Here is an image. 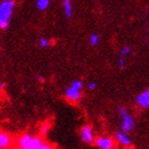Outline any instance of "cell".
Segmentation results:
<instances>
[{"instance_id":"cell-1","label":"cell","mask_w":149,"mask_h":149,"mask_svg":"<svg viewBox=\"0 0 149 149\" xmlns=\"http://www.w3.org/2000/svg\"><path fill=\"white\" fill-rule=\"evenodd\" d=\"M15 8L14 0H3L0 2V29L6 30L9 28Z\"/></svg>"},{"instance_id":"cell-2","label":"cell","mask_w":149,"mask_h":149,"mask_svg":"<svg viewBox=\"0 0 149 149\" xmlns=\"http://www.w3.org/2000/svg\"><path fill=\"white\" fill-rule=\"evenodd\" d=\"M83 81L80 79L74 80L65 91V98L70 102H78L82 97Z\"/></svg>"},{"instance_id":"cell-3","label":"cell","mask_w":149,"mask_h":149,"mask_svg":"<svg viewBox=\"0 0 149 149\" xmlns=\"http://www.w3.org/2000/svg\"><path fill=\"white\" fill-rule=\"evenodd\" d=\"M45 143V141L40 135H31V134H24L17 141V146L24 149L36 148Z\"/></svg>"},{"instance_id":"cell-4","label":"cell","mask_w":149,"mask_h":149,"mask_svg":"<svg viewBox=\"0 0 149 149\" xmlns=\"http://www.w3.org/2000/svg\"><path fill=\"white\" fill-rule=\"evenodd\" d=\"M118 112L120 115V130L125 133H130L135 127V120H134L133 116L129 114V112L126 110L124 107H119Z\"/></svg>"},{"instance_id":"cell-5","label":"cell","mask_w":149,"mask_h":149,"mask_svg":"<svg viewBox=\"0 0 149 149\" xmlns=\"http://www.w3.org/2000/svg\"><path fill=\"white\" fill-rule=\"evenodd\" d=\"M80 139L81 141L83 142L84 144L86 145H92V144H95V140H96V136H95V132H94L93 127L88 124L83 125L80 129Z\"/></svg>"},{"instance_id":"cell-6","label":"cell","mask_w":149,"mask_h":149,"mask_svg":"<svg viewBox=\"0 0 149 149\" xmlns=\"http://www.w3.org/2000/svg\"><path fill=\"white\" fill-rule=\"evenodd\" d=\"M95 145L98 149H111L114 146V140L108 135H100L95 140Z\"/></svg>"},{"instance_id":"cell-7","label":"cell","mask_w":149,"mask_h":149,"mask_svg":"<svg viewBox=\"0 0 149 149\" xmlns=\"http://www.w3.org/2000/svg\"><path fill=\"white\" fill-rule=\"evenodd\" d=\"M115 139L117 141L118 143L120 144L123 147H126V148H129V147L132 146V140L130 137L128 136L127 133H125L123 131H116L114 134Z\"/></svg>"},{"instance_id":"cell-8","label":"cell","mask_w":149,"mask_h":149,"mask_svg":"<svg viewBox=\"0 0 149 149\" xmlns=\"http://www.w3.org/2000/svg\"><path fill=\"white\" fill-rule=\"evenodd\" d=\"M135 102L140 108L143 109H148L149 108V87L141 93L139 96L135 98Z\"/></svg>"},{"instance_id":"cell-9","label":"cell","mask_w":149,"mask_h":149,"mask_svg":"<svg viewBox=\"0 0 149 149\" xmlns=\"http://www.w3.org/2000/svg\"><path fill=\"white\" fill-rule=\"evenodd\" d=\"M12 146V136L6 131L0 130V149H10Z\"/></svg>"},{"instance_id":"cell-10","label":"cell","mask_w":149,"mask_h":149,"mask_svg":"<svg viewBox=\"0 0 149 149\" xmlns=\"http://www.w3.org/2000/svg\"><path fill=\"white\" fill-rule=\"evenodd\" d=\"M63 11L66 18H72V0H62Z\"/></svg>"},{"instance_id":"cell-11","label":"cell","mask_w":149,"mask_h":149,"mask_svg":"<svg viewBox=\"0 0 149 149\" xmlns=\"http://www.w3.org/2000/svg\"><path fill=\"white\" fill-rule=\"evenodd\" d=\"M50 0H37L36 1V8L40 11H46L49 8Z\"/></svg>"},{"instance_id":"cell-12","label":"cell","mask_w":149,"mask_h":149,"mask_svg":"<svg viewBox=\"0 0 149 149\" xmlns=\"http://www.w3.org/2000/svg\"><path fill=\"white\" fill-rule=\"evenodd\" d=\"M49 130H50L49 123H44L40 128V136L43 137V136H45V135H47L48 132H49Z\"/></svg>"},{"instance_id":"cell-13","label":"cell","mask_w":149,"mask_h":149,"mask_svg":"<svg viewBox=\"0 0 149 149\" xmlns=\"http://www.w3.org/2000/svg\"><path fill=\"white\" fill-rule=\"evenodd\" d=\"M90 45L92 47H95L98 45V43H99V36H98V34H96V33H93V34H91L90 36Z\"/></svg>"},{"instance_id":"cell-14","label":"cell","mask_w":149,"mask_h":149,"mask_svg":"<svg viewBox=\"0 0 149 149\" xmlns=\"http://www.w3.org/2000/svg\"><path fill=\"white\" fill-rule=\"evenodd\" d=\"M131 52V48L129 46H124L120 49V52H119V58H126L127 56H129Z\"/></svg>"},{"instance_id":"cell-15","label":"cell","mask_w":149,"mask_h":149,"mask_svg":"<svg viewBox=\"0 0 149 149\" xmlns=\"http://www.w3.org/2000/svg\"><path fill=\"white\" fill-rule=\"evenodd\" d=\"M38 43H40V46L42 48H48L50 46V40L46 37H40Z\"/></svg>"},{"instance_id":"cell-16","label":"cell","mask_w":149,"mask_h":149,"mask_svg":"<svg viewBox=\"0 0 149 149\" xmlns=\"http://www.w3.org/2000/svg\"><path fill=\"white\" fill-rule=\"evenodd\" d=\"M118 67H119V68L120 69H123L125 67V65H126V62H125V59L124 58H119V59H118Z\"/></svg>"},{"instance_id":"cell-17","label":"cell","mask_w":149,"mask_h":149,"mask_svg":"<svg viewBox=\"0 0 149 149\" xmlns=\"http://www.w3.org/2000/svg\"><path fill=\"white\" fill-rule=\"evenodd\" d=\"M96 87H97V83L96 82H94V81H92V82H90V83L87 84V88H88L90 91L96 90Z\"/></svg>"},{"instance_id":"cell-18","label":"cell","mask_w":149,"mask_h":149,"mask_svg":"<svg viewBox=\"0 0 149 149\" xmlns=\"http://www.w3.org/2000/svg\"><path fill=\"white\" fill-rule=\"evenodd\" d=\"M36 81L37 82H40V83H42V82H44V78L42 74H36Z\"/></svg>"},{"instance_id":"cell-19","label":"cell","mask_w":149,"mask_h":149,"mask_svg":"<svg viewBox=\"0 0 149 149\" xmlns=\"http://www.w3.org/2000/svg\"><path fill=\"white\" fill-rule=\"evenodd\" d=\"M0 88L2 91L6 88V83H4V82H0Z\"/></svg>"},{"instance_id":"cell-20","label":"cell","mask_w":149,"mask_h":149,"mask_svg":"<svg viewBox=\"0 0 149 149\" xmlns=\"http://www.w3.org/2000/svg\"><path fill=\"white\" fill-rule=\"evenodd\" d=\"M12 149H22V147L17 146V147H14V148H12Z\"/></svg>"},{"instance_id":"cell-21","label":"cell","mask_w":149,"mask_h":149,"mask_svg":"<svg viewBox=\"0 0 149 149\" xmlns=\"http://www.w3.org/2000/svg\"><path fill=\"white\" fill-rule=\"evenodd\" d=\"M1 92H2V90H1V88H0V95H1Z\"/></svg>"},{"instance_id":"cell-22","label":"cell","mask_w":149,"mask_h":149,"mask_svg":"<svg viewBox=\"0 0 149 149\" xmlns=\"http://www.w3.org/2000/svg\"><path fill=\"white\" fill-rule=\"evenodd\" d=\"M111 149H117V148H116V147H113V148H111Z\"/></svg>"},{"instance_id":"cell-23","label":"cell","mask_w":149,"mask_h":149,"mask_svg":"<svg viewBox=\"0 0 149 149\" xmlns=\"http://www.w3.org/2000/svg\"><path fill=\"white\" fill-rule=\"evenodd\" d=\"M1 1H3V0H1Z\"/></svg>"}]
</instances>
